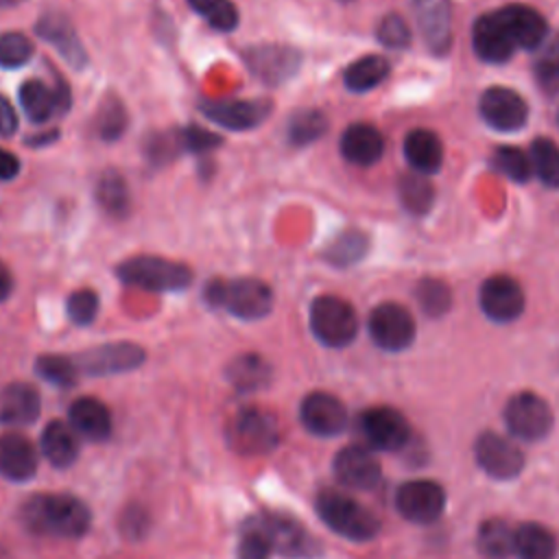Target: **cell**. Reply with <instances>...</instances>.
Returning a JSON list of instances; mask_svg holds the SVG:
<instances>
[{
    "label": "cell",
    "instance_id": "39",
    "mask_svg": "<svg viewBox=\"0 0 559 559\" xmlns=\"http://www.w3.org/2000/svg\"><path fill=\"white\" fill-rule=\"evenodd\" d=\"M533 175L548 188H559V146L550 138H535L528 148Z\"/></svg>",
    "mask_w": 559,
    "mask_h": 559
},
{
    "label": "cell",
    "instance_id": "58",
    "mask_svg": "<svg viewBox=\"0 0 559 559\" xmlns=\"http://www.w3.org/2000/svg\"><path fill=\"white\" fill-rule=\"evenodd\" d=\"M22 0H0V7H11V4H17Z\"/></svg>",
    "mask_w": 559,
    "mask_h": 559
},
{
    "label": "cell",
    "instance_id": "25",
    "mask_svg": "<svg viewBox=\"0 0 559 559\" xmlns=\"http://www.w3.org/2000/svg\"><path fill=\"white\" fill-rule=\"evenodd\" d=\"M39 454L20 432L0 435V474L13 483H26L35 476Z\"/></svg>",
    "mask_w": 559,
    "mask_h": 559
},
{
    "label": "cell",
    "instance_id": "32",
    "mask_svg": "<svg viewBox=\"0 0 559 559\" xmlns=\"http://www.w3.org/2000/svg\"><path fill=\"white\" fill-rule=\"evenodd\" d=\"M518 559H555L557 537L539 522H524L515 528V552Z\"/></svg>",
    "mask_w": 559,
    "mask_h": 559
},
{
    "label": "cell",
    "instance_id": "47",
    "mask_svg": "<svg viewBox=\"0 0 559 559\" xmlns=\"http://www.w3.org/2000/svg\"><path fill=\"white\" fill-rule=\"evenodd\" d=\"M66 310L72 323L90 325L98 314V295L92 288H76L66 301Z\"/></svg>",
    "mask_w": 559,
    "mask_h": 559
},
{
    "label": "cell",
    "instance_id": "56",
    "mask_svg": "<svg viewBox=\"0 0 559 559\" xmlns=\"http://www.w3.org/2000/svg\"><path fill=\"white\" fill-rule=\"evenodd\" d=\"M13 290V275L4 262H0V304L11 295Z\"/></svg>",
    "mask_w": 559,
    "mask_h": 559
},
{
    "label": "cell",
    "instance_id": "34",
    "mask_svg": "<svg viewBox=\"0 0 559 559\" xmlns=\"http://www.w3.org/2000/svg\"><path fill=\"white\" fill-rule=\"evenodd\" d=\"M369 251V236L360 229L338 231L321 251L323 260L332 266L345 269L360 262Z\"/></svg>",
    "mask_w": 559,
    "mask_h": 559
},
{
    "label": "cell",
    "instance_id": "27",
    "mask_svg": "<svg viewBox=\"0 0 559 559\" xmlns=\"http://www.w3.org/2000/svg\"><path fill=\"white\" fill-rule=\"evenodd\" d=\"M41 397L28 382H11L0 391V424L28 426L39 417Z\"/></svg>",
    "mask_w": 559,
    "mask_h": 559
},
{
    "label": "cell",
    "instance_id": "53",
    "mask_svg": "<svg viewBox=\"0 0 559 559\" xmlns=\"http://www.w3.org/2000/svg\"><path fill=\"white\" fill-rule=\"evenodd\" d=\"M17 114L7 96L0 94V138H11L17 131Z\"/></svg>",
    "mask_w": 559,
    "mask_h": 559
},
{
    "label": "cell",
    "instance_id": "40",
    "mask_svg": "<svg viewBox=\"0 0 559 559\" xmlns=\"http://www.w3.org/2000/svg\"><path fill=\"white\" fill-rule=\"evenodd\" d=\"M129 124V114L122 100L114 94H109L96 109V133L105 142L118 140Z\"/></svg>",
    "mask_w": 559,
    "mask_h": 559
},
{
    "label": "cell",
    "instance_id": "52",
    "mask_svg": "<svg viewBox=\"0 0 559 559\" xmlns=\"http://www.w3.org/2000/svg\"><path fill=\"white\" fill-rule=\"evenodd\" d=\"M175 151H179V142L177 135H166V133H153L146 144H144V153L153 164H164L168 162Z\"/></svg>",
    "mask_w": 559,
    "mask_h": 559
},
{
    "label": "cell",
    "instance_id": "50",
    "mask_svg": "<svg viewBox=\"0 0 559 559\" xmlns=\"http://www.w3.org/2000/svg\"><path fill=\"white\" fill-rule=\"evenodd\" d=\"M271 555H273V548H271L269 539L258 528L242 524L236 557L238 559H271Z\"/></svg>",
    "mask_w": 559,
    "mask_h": 559
},
{
    "label": "cell",
    "instance_id": "43",
    "mask_svg": "<svg viewBox=\"0 0 559 559\" xmlns=\"http://www.w3.org/2000/svg\"><path fill=\"white\" fill-rule=\"evenodd\" d=\"M415 297L428 317H443L452 308V290L443 280L424 277L417 282Z\"/></svg>",
    "mask_w": 559,
    "mask_h": 559
},
{
    "label": "cell",
    "instance_id": "49",
    "mask_svg": "<svg viewBox=\"0 0 559 559\" xmlns=\"http://www.w3.org/2000/svg\"><path fill=\"white\" fill-rule=\"evenodd\" d=\"M175 135L179 142V151H190V153H207L223 142L218 133L207 131L197 124H188V127L179 129Z\"/></svg>",
    "mask_w": 559,
    "mask_h": 559
},
{
    "label": "cell",
    "instance_id": "23",
    "mask_svg": "<svg viewBox=\"0 0 559 559\" xmlns=\"http://www.w3.org/2000/svg\"><path fill=\"white\" fill-rule=\"evenodd\" d=\"M472 48L485 63H504L513 57L515 46L511 44L507 31L498 22L496 13H483L472 26Z\"/></svg>",
    "mask_w": 559,
    "mask_h": 559
},
{
    "label": "cell",
    "instance_id": "20",
    "mask_svg": "<svg viewBox=\"0 0 559 559\" xmlns=\"http://www.w3.org/2000/svg\"><path fill=\"white\" fill-rule=\"evenodd\" d=\"M502 28L507 31L515 50H537L548 37V24L544 15L528 4H507L493 11Z\"/></svg>",
    "mask_w": 559,
    "mask_h": 559
},
{
    "label": "cell",
    "instance_id": "54",
    "mask_svg": "<svg viewBox=\"0 0 559 559\" xmlns=\"http://www.w3.org/2000/svg\"><path fill=\"white\" fill-rule=\"evenodd\" d=\"M20 173V159L15 153L0 146V181H11Z\"/></svg>",
    "mask_w": 559,
    "mask_h": 559
},
{
    "label": "cell",
    "instance_id": "41",
    "mask_svg": "<svg viewBox=\"0 0 559 559\" xmlns=\"http://www.w3.org/2000/svg\"><path fill=\"white\" fill-rule=\"evenodd\" d=\"M35 371L41 380H46L52 386H61V389H70L74 386L76 378H79V367L76 360L70 356H61V354H44L35 360Z\"/></svg>",
    "mask_w": 559,
    "mask_h": 559
},
{
    "label": "cell",
    "instance_id": "21",
    "mask_svg": "<svg viewBox=\"0 0 559 559\" xmlns=\"http://www.w3.org/2000/svg\"><path fill=\"white\" fill-rule=\"evenodd\" d=\"M419 33L432 55H448L452 46V4L450 0H413Z\"/></svg>",
    "mask_w": 559,
    "mask_h": 559
},
{
    "label": "cell",
    "instance_id": "26",
    "mask_svg": "<svg viewBox=\"0 0 559 559\" xmlns=\"http://www.w3.org/2000/svg\"><path fill=\"white\" fill-rule=\"evenodd\" d=\"M341 155L354 166H373L384 155V138L369 122H354L341 135Z\"/></svg>",
    "mask_w": 559,
    "mask_h": 559
},
{
    "label": "cell",
    "instance_id": "3",
    "mask_svg": "<svg viewBox=\"0 0 559 559\" xmlns=\"http://www.w3.org/2000/svg\"><path fill=\"white\" fill-rule=\"evenodd\" d=\"M321 522L349 542H369L380 533V520L341 489H321L314 500Z\"/></svg>",
    "mask_w": 559,
    "mask_h": 559
},
{
    "label": "cell",
    "instance_id": "14",
    "mask_svg": "<svg viewBox=\"0 0 559 559\" xmlns=\"http://www.w3.org/2000/svg\"><path fill=\"white\" fill-rule=\"evenodd\" d=\"M146 358V352L131 341H116L90 347L74 356L81 373L87 376H114L138 369Z\"/></svg>",
    "mask_w": 559,
    "mask_h": 559
},
{
    "label": "cell",
    "instance_id": "19",
    "mask_svg": "<svg viewBox=\"0 0 559 559\" xmlns=\"http://www.w3.org/2000/svg\"><path fill=\"white\" fill-rule=\"evenodd\" d=\"M299 419L304 428L317 437H336L349 421L345 404L328 391L308 393L299 404Z\"/></svg>",
    "mask_w": 559,
    "mask_h": 559
},
{
    "label": "cell",
    "instance_id": "18",
    "mask_svg": "<svg viewBox=\"0 0 559 559\" xmlns=\"http://www.w3.org/2000/svg\"><path fill=\"white\" fill-rule=\"evenodd\" d=\"M201 114L216 122L223 129L247 131L258 127L271 111V103L266 98L245 100V98H207L199 105Z\"/></svg>",
    "mask_w": 559,
    "mask_h": 559
},
{
    "label": "cell",
    "instance_id": "42",
    "mask_svg": "<svg viewBox=\"0 0 559 559\" xmlns=\"http://www.w3.org/2000/svg\"><path fill=\"white\" fill-rule=\"evenodd\" d=\"M491 166L515 183H526L533 177L531 157L518 146H498L491 155Z\"/></svg>",
    "mask_w": 559,
    "mask_h": 559
},
{
    "label": "cell",
    "instance_id": "6",
    "mask_svg": "<svg viewBox=\"0 0 559 559\" xmlns=\"http://www.w3.org/2000/svg\"><path fill=\"white\" fill-rule=\"evenodd\" d=\"M116 275L124 284L151 293L183 290L192 282V271L186 264L159 255L127 258L116 266Z\"/></svg>",
    "mask_w": 559,
    "mask_h": 559
},
{
    "label": "cell",
    "instance_id": "33",
    "mask_svg": "<svg viewBox=\"0 0 559 559\" xmlns=\"http://www.w3.org/2000/svg\"><path fill=\"white\" fill-rule=\"evenodd\" d=\"M389 72H391V63H389L386 57L365 55V57H358L356 61H352L345 68L343 83L349 92L362 94V92H369V90L378 87L380 83H384Z\"/></svg>",
    "mask_w": 559,
    "mask_h": 559
},
{
    "label": "cell",
    "instance_id": "35",
    "mask_svg": "<svg viewBox=\"0 0 559 559\" xmlns=\"http://www.w3.org/2000/svg\"><path fill=\"white\" fill-rule=\"evenodd\" d=\"M476 546L485 559H509L515 552V528L500 518L485 520L478 528Z\"/></svg>",
    "mask_w": 559,
    "mask_h": 559
},
{
    "label": "cell",
    "instance_id": "46",
    "mask_svg": "<svg viewBox=\"0 0 559 559\" xmlns=\"http://www.w3.org/2000/svg\"><path fill=\"white\" fill-rule=\"evenodd\" d=\"M376 37L384 48L402 50V48L411 46L413 35H411L406 20L400 13H386L376 26Z\"/></svg>",
    "mask_w": 559,
    "mask_h": 559
},
{
    "label": "cell",
    "instance_id": "12",
    "mask_svg": "<svg viewBox=\"0 0 559 559\" xmlns=\"http://www.w3.org/2000/svg\"><path fill=\"white\" fill-rule=\"evenodd\" d=\"M474 456L480 469L496 480H511L524 469L522 448L504 435L483 432L474 443Z\"/></svg>",
    "mask_w": 559,
    "mask_h": 559
},
{
    "label": "cell",
    "instance_id": "57",
    "mask_svg": "<svg viewBox=\"0 0 559 559\" xmlns=\"http://www.w3.org/2000/svg\"><path fill=\"white\" fill-rule=\"evenodd\" d=\"M57 135H59V131H57V129H50V131H41V133H37V135H31L26 142H28L31 146L39 148V146H46V144L55 142Z\"/></svg>",
    "mask_w": 559,
    "mask_h": 559
},
{
    "label": "cell",
    "instance_id": "2",
    "mask_svg": "<svg viewBox=\"0 0 559 559\" xmlns=\"http://www.w3.org/2000/svg\"><path fill=\"white\" fill-rule=\"evenodd\" d=\"M203 299L212 308H223L245 321L262 319L273 310V290L258 277H214L205 284Z\"/></svg>",
    "mask_w": 559,
    "mask_h": 559
},
{
    "label": "cell",
    "instance_id": "5",
    "mask_svg": "<svg viewBox=\"0 0 559 559\" xmlns=\"http://www.w3.org/2000/svg\"><path fill=\"white\" fill-rule=\"evenodd\" d=\"M245 524L258 528L269 539L273 552L286 559H317L323 552L319 539L293 515L280 511H260Z\"/></svg>",
    "mask_w": 559,
    "mask_h": 559
},
{
    "label": "cell",
    "instance_id": "37",
    "mask_svg": "<svg viewBox=\"0 0 559 559\" xmlns=\"http://www.w3.org/2000/svg\"><path fill=\"white\" fill-rule=\"evenodd\" d=\"M397 192H400V201L402 205L415 214V216H421L430 210L432 201H435V188L432 183L428 181L426 175L421 173H406L400 177L397 181Z\"/></svg>",
    "mask_w": 559,
    "mask_h": 559
},
{
    "label": "cell",
    "instance_id": "36",
    "mask_svg": "<svg viewBox=\"0 0 559 559\" xmlns=\"http://www.w3.org/2000/svg\"><path fill=\"white\" fill-rule=\"evenodd\" d=\"M20 105L31 122H46L50 116H57V100L52 87L39 79H28L20 87Z\"/></svg>",
    "mask_w": 559,
    "mask_h": 559
},
{
    "label": "cell",
    "instance_id": "15",
    "mask_svg": "<svg viewBox=\"0 0 559 559\" xmlns=\"http://www.w3.org/2000/svg\"><path fill=\"white\" fill-rule=\"evenodd\" d=\"M480 118L500 133H515L528 122V105L520 96V92L504 87V85H491L480 94L478 100Z\"/></svg>",
    "mask_w": 559,
    "mask_h": 559
},
{
    "label": "cell",
    "instance_id": "48",
    "mask_svg": "<svg viewBox=\"0 0 559 559\" xmlns=\"http://www.w3.org/2000/svg\"><path fill=\"white\" fill-rule=\"evenodd\" d=\"M535 72L544 90L548 92L559 90V37H555L550 44L544 41L542 55L535 63Z\"/></svg>",
    "mask_w": 559,
    "mask_h": 559
},
{
    "label": "cell",
    "instance_id": "31",
    "mask_svg": "<svg viewBox=\"0 0 559 559\" xmlns=\"http://www.w3.org/2000/svg\"><path fill=\"white\" fill-rule=\"evenodd\" d=\"M94 197L100 210L111 218H124L129 214V207H131L129 186H127V179L116 168H107L98 175Z\"/></svg>",
    "mask_w": 559,
    "mask_h": 559
},
{
    "label": "cell",
    "instance_id": "45",
    "mask_svg": "<svg viewBox=\"0 0 559 559\" xmlns=\"http://www.w3.org/2000/svg\"><path fill=\"white\" fill-rule=\"evenodd\" d=\"M33 44L24 33L9 31L0 35V66L2 68H22L33 57Z\"/></svg>",
    "mask_w": 559,
    "mask_h": 559
},
{
    "label": "cell",
    "instance_id": "8",
    "mask_svg": "<svg viewBox=\"0 0 559 559\" xmlns=\"http://www.w3.org/2000/svg\"><path fill=\"white\" fill-rule=\"evenodd\" d=\"M502 417L509 435L520 441H539L552 428V411L548 402L533 391L511 395L504 404Z\"/></svg>",
    "mask_w": 559,
    "mask_h": 559
},
{
    "label": "cell",
    "instance_id": "1",
    "mask_svg": "<svg viewBox=\"0 0 559 559\" xmlns=\"http://www.w3.org/2000/svg\"><path fill=\"white\" fill-rule=\"evenodd\" d=\"M20 515L28 531L66 539H79L92 526V511L72 493H35L22 504Z\"/></svg>",
    "mask_w": 559,
    "mask_h": 559
},
{
    "label": "cell",
    "instance_id": "44",
    "mask_svg": "<svg viewBox=\"0 0 559 559\" xmlns=\"http://www.w3.org/2000/svg\"><path fill=\"white\" fill-rule=\"evenodd\" d=\"M190 9L201 15L214 31L229 33L238 26V9L231 0H188Z\"/></svg>",
    "mask_w": 559,
    "mask_h": 559
},
{
    "label": "cell",
    "instance_id": "55",
    "mask_svg": "<svg viewBox=\"0 0 559 559\" xmlns=\"http://www.w3.org/2000/svg\"><path fill=\"white\" fill-rule=\"evenodd\" d=\"M52 92H55V100H57V116H63L70 109V105H72L70 85L63 79H57Z\"/></svg>",
    "mask_w": 559,
    "mask_h": 559
},
{
    "label": "cell",
    "instance_id": "24",
    "mask_svg": "<svg viewBox=\"0 0 559 559\" xmlns=\"http://www.w3.org/2000/svg\"><path fill=\"white\" fill-rule=\"evenodd\" d=\"M68 424L74 432L87 441H105L114 430L111 411L98 397L83 395L72 402L68 411Z\"/></svg>",
    "mask_w": 559,
    "mask_h": 559
},
{
    "label": "cell",
    "instance_id": "29",
    "mask_svg": "<svg viewBox=\"0 0 559 559\" xmlns=\"http://www.w3.org/2000/svg\"><path fill=\"white\" fill-rule=\"evenodd\" d=\"M39 450L52 467H70L79 456V435L61 419H50L39 437Z\"/></svg>",
    "mask_w": 559,
    "mask_h": 559
},
{
    "label": "cell",
    "instance_id": "60",
    "mask_svg": "<svg viewBox=\"0 0 559 559\" xmlns=\"http://www.w3.org/2000/svg\"><path fill=\"white\" fill-rule=\"evenodd\" d=\"M343 2H347V0H343Z\"/></svg>",
    "mask_w": 559,
    "mask_h": 559
},
{
    "label": "cell",
    "instance_id": "28",
    "mask_svg": "<svg viewBox=\"0 0 559 559\" xmlns=\"http://www.w3.org/2000/svg\"><path fill=\"white\" fill-rule=\"evenodd\" d=\"M404 157L415 173L435 175L443 164V144L430 129H411L402 144Z\"/></svg>",
    "mask_w": 559,
    "mask_h": 559
},
{
    "label": "cell",
    "instance_id": "11",
    "mask_svg": "<svg viewBox=\"0 0 559 559\" xmlns=\"http://www.w3.org/2000/svg\"><path fill=\"white\" fill-rule=\"evenodd\" d=\"M397 513L413 524H432L445 509V491L430 478H413L395 491Z\"/></svg>",
    "mask_w": 559,
    "mask_h": 559
},
{
    "label": "cell",
    "instance_id": "9",
    "mask_svg": "<svg viewBox=\"0 0 559 559\" xmlns=\"http://www.w3.org/2000/svg\"><path fill=\"white\" fill-rule=\"evenodd\" d=\"M367 330L371 341L384 349V352H402L413 345L417 325L415 317L411 314L408 308L395 304V301H384L378 304L367 319Z\"/></svg>",
    "mask_w": 559,
    "mask_h": 559
},
{
    "label": "cell",
    "instance_id": "30",
    "mask_svg": "<svg viewBox=\"0 0 559 559\" xmlns=\"http://www.w3.org/2000/svg\"><path fill=\"white\" fill-rule=\"evenodd\" d=\"M225 378L229 380V384L236 391L253 393V391H260V389L269 386V382L273 378V369L260 354L245 352V354L234 356L227 362Z\"/></svg>",
    "mask_w": 559,
    "mask_h": 559
},
{
    "label": "cell",
    "instance_id": "38",
    "mask_svg": "<svg viewBox=\"0 0 559 559\" xmlns=\"http://www.w3.org/2000/svg\"><path fill=\"white\" fill-rule=\"evenodd\" d=\"M328 131V118L319 109H299L286 124V138L293 146H308Z\"/></svg>",
    "mask_w": 559,
    "mask_h": 559
},
{
    "label": "cell",
    "instance_id": "59",
    "mask_svg": "<svg viewBox=\"0 0 559 559\" xmlns=\"http://www.w3.org/2000/svg\"><path fill=\"white\" fill-rule=\"evenodd\" d=\"M557 124H559V114H557Z\"/></svg>",
    "mask_w": 559,
    "mask_h": 559
},
{
    "label": "cell",
    "instance_id": "7",
    "mask_svg": "<svg viewBox=\"0 0 559 559\" xmlns=\"http://www.w3.org/2000/svg\"><path fill=\"white\" fill-rule=\"evenodd\" d=\"M310 330L325 347H347L358 334V317L349 301L336 295H321L310 304Z\"/></svg>",
    "mask_w": 559,
    "mask_h": 559
},
{
    "label": "cell",
    "instance_id": "17",
    "mask_svg": "<svg viewBox=\"0 0 559 559\" xmlns=\"http://www.w3.org/2000/svg\"><path fill=\"white\" fill-rule=\"evenodd\" d=\"M332 469L343 487L356 491H371L382 480V467L378 456L371 448L358 443L341 448L332 461Z\"/></svg>",
    "mask_w": 559,
    "mask_h": 559
},
{
    "label": "cell",
    "instance_id": "51",
    "mask_svg": "<svg viewBox=\"0 0 559 559\" xmlns=\"http://www.w3.org/2000/svg\"><path fill=\"white\" fill-rule=\"evenodd\" d=\"M146 531H148V513L140 504H129L120 515V533L127 539L138 542L146 535Z\"/></svg>",
    "mask_w": 559,
    "mask_h": 559
},
{
    "label": "cell",
    "instance_id": "13",
    "mask_svg": "<svg viewBox=\"0 0 559 559\" xmlns=\"http://www.w3.org/2000/svg\"><path fill=\"white\" fill-rule=\"evenodd\" d=\"M478 304L487 319L496 323H511L522 317L526 308V295L515 277L498 273L480 284Z\"/></svg>",
    "mask_w": 559,
    "mask_h": 559
},
{
    "label": "cell",
    "instance_id": "16",
    "mask_svg": "<svg viewBox=\"0 0 559 559\" xmlns=\"http://www.w3.org/2000/svg\"><path fill=\"white\" fill-rule=\"evenodd\" d=\"M249 72L266 85H282L297 74L301 52L288 44H258L245 52Z\"/></svg>",
    "mask_w": 559,
    "mask_h": 559
},
{
    "label": "cell",
    "instance_id": "10",
    "mask_svg": "<svg viewBox=\"0 0 559 559\" xmlns=\"http://www.w3.org/2000/svg\"><path fill=\"white\" fill-rule=\"evenodd\" d=\"M358 430L373 450L382 452H400L413 439L408 419L393 406H371L362 411Z\"/></svg>",
    "mask_w": 559,
    "mask_h": 559
},
{
    "label": "cell",
    "instance_id": "22",
    "mask_svg": "<svg viewBox=\"0 0 559 559\" xmlns=\"http://www.w3.org/2000/svg\"><path fill=\"white\" fill-rule=\"evenodd\" d=\"M35 31L41 39H46L50 46L57 48V52L74 68L85 66V50L83 44L79 39V35L74 33L72 22L61 13V11H46L37 24Z\"/></svg>",
    "mask_w": 559,
    "mask_h": 559
},
{
    "label": "cell",
    "instance_id": "4",
    "mask_svg": "<svg viewBox=\"0 0 559 559\" xmlns=\"http://www.w3.org/2000/svg\"><path fill=\"white\" fill-rule=\"evenodd\" d=\"M225 437L236 454L264 456L280 443V424L271 411L260 406H245L229 417Z\"/></svg>",
    "mask_w": 559,
    "mask_h": 559
}]
</instances>
